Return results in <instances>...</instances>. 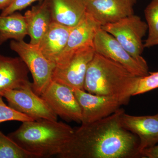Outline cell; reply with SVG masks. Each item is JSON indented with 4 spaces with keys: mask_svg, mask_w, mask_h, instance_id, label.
<instances>
[{
    "mask_svg": "<svg viewBox=\"0 0 158 158\" xmlns=\"http://www.w3.org/2000/svg\"><path fill=\"white\" fill-rule=\"evenodd\" d=\"M124 111L120 108L106 118L74 128L58 157L141 158L138 137L122 125L120 117Z\"/></svg>",
    "mask_w": 158,
    "mask_h": 158,
    "instance_id": "1",
    "label": "cell"
},
{
    "mask_svg": "<svg viewBox=\"0 0 158 158\" xmlns=\"http://www.w3.org/2000/svg\"><path fill=\"white\" fill-rule=\"evenodd\" d=\"M139 77L95 52L87 69L84 90L96 95L114 98L126 105L134 96Z\"/></svg>",
    "mask_w": 158,
    "mask_h": 158,
    "instance_id": "2",
    "label": "cell"
},
{
    "mask_svg": "<svg viewBox=\"0 0 158 158\" xmlns=\"http://www.w3.org/2000/svg\"><path fill=\"white\" fill-rule=\"evenodd\" d=\"M74 128L55 120L25 121L8 136L36 158L58 156L71 138Z\"/></svg>",
    "mask_w": 158,
    "mask_h": 158,
    "instance_id": "3",
    "label": "cell"
},
{
    "mask_svg": "<svg viewBox=\"0 0 158 158\" xmlns=\"http://www.w3.org/2000/svg\"><path fill=\"white\" fill-rule=\"evenodd\" d=\"M10 48L19 56L28 69L33 77L32 88L35 93L41 96L52 81L56 65L47 59L37 45L24 41L12 40Z\"/></svg>",
    "mask_w": 158,
    "mask_h": 158,
    "instance_id": "4",
    "label": "cell"
},
{
    "mask_svg": "<svg viewBox=\"0 0 158 158\" xmlns=\"http://www.w3.org/2000/svg\"><path fill=\"white\" fill-rule=\"evenodd\" d=\"M93 45L97 53L117 62L133 74L143 77L149 73L144 58L133 57L115 37L102 27L97 31Z\"/></svg>",
    "mask_w": 158,
    "mask_h": 158,
    "instance_id": "5",
    "label": "cell"
},
{
    "mask_svg": "<svg viewBox=\"0 0 158 158\" xmlns=\"http://www.w3.org/2000/svg\"><path fill=\"white\" fill-rule=\"evenodd\" d=\"M101 27L115 37L133 57H142L144 48L143 38L147 33L148 26L139 16L134 14Z\"/></svg>",
    "mask_w": 158,
    "mask_h": 158,
    "instance_id": "6",
    "label": "cell"
},
{
    "mask_svg": "<svg viewBox=\"0 0 158 158\" xmlns=\"http://www.w3.org/2000/svg\"><path fill=\"white\" fill-rule=\"evenodd\" d=\"M9 106L33 120H57L58 116L42 97L35 93L31 85L8 90L4 94Z\"/></svg>",
    "mask_w": 158,
    "mask_h": 158,
    "instance_id": "7",
    "label": "cell"
},
{
    "mask_svg": "<svg viewBox=\"0 0 158 158\" xmlns=\"http://www.w3.org/2000/svg\"><path fill=\"white\" fill-rule=\"evenodd\" d=\"M41 96L57 116L66 121L81 122V110L72 88L52 80Z\"/></svg>",
    "mask_w": 158,
    "mask_h": 158,
    "instance_id": "8",
    "label": "cell"
},
{
    "mask_svg": "<svg viewBox=\"0 0 158 158\" xmlns=\"http://www.w3.org/2000/svg\"><path fill=\"white\" fill-rule=\"evenodd\" d=\"M101 27L86 11L78 23L72 28L65 48L56 62V67L62 68L65 67L78 51L87 47L94 46L95 34Z\"/></svg>",
    "mask_w": 158,
    "mask_h": 158,
    "instance_id": "9",
    "label": "cell"
},
{
    "mask_svg": "<svg viewBox=\"0 0 158 158\" xmlns=\"http://www.w3.org/2000/svg\"><path fill=\"white\" fill-rule=\"evenodd\" d=\"M95 54L94 46L87 47L78 51L65 67L55 68L52 80L73 89L85 90L84 84L87 69Z\"/></svg>",
    "mask_w": 158,
    "mask_h": 158,
    "instance_id": "10",
    "label": "cell"
},
{
    "mask_svg": "<svg viewBox=\"0 0 158 158\" xmlns=\"http://www.w3.org/2000/svg\"><path fill=\"white\" fill-rule=\"evenodd\" d=\"M81 110V124L98 121L112 115L123 103L117 99L96 95L80 89H73Z\"/></svg>",
    "mask_w": 158,
    "mask_h": 158,
    "instance_id": "11",
    "label": "cell"
},
{
    "mask_svg": "<svg viewBox=\"0 0 158 158\" xmlns=\"http://www.w3.org/2000/svg\"><path fill=\"white\" fill-rule=\"evenodd\" d=\"M136 0H85L86 11L101 27L134 14Z\"/></svg>",
    "mask_w": 158,
    "mask_h": 158,
    "instance_id": "12",
    "label": "cell"
},
{
    "mask_svg": "<svg viewBox=\"0 0 158 158\" xmlns=\"http://www.w3.org/2000/svg\"><path fill=\"white\" fill-rule=\"evenodd\" d=\"M122 125L135 135L139 140L138 151H143L158 144V113L152 116H136L125 113L120 117Z\"/></svg>",
    "mask_w": 158,
    "mask_h": 158,
    "instance_id": "13",
    "label": "cell"
},
{
    "mask_svg": "<svg viewBox=\"0 0 158 158\" xmlns=\"http://www.w3.org/2000/svg\"><path fill=\"white\" fill-rule=\"evenodd\" d=\"M29 69L20 57L6 56L0 52V97L8 90L31 85Z\"/></svg>",
    "mask_w": 158,
    "mask_h": 158,
    "instance_id": "14",
    "label": "cell"
},
{
    "mask_svg": "<svg viewBox=\"0 0 158 158\" xmlns=\"http://www.w3.org/2000/svg\"><path fill=\"white\" fill-rule=\"evenodd\" d=\"M54 22L73 27L86 12L85 0H44Z\"/></svg>",
    "mask_w": 158,
    "mask_h": 158,
    "instance_id": "15",
    "label": "cell"
},
{
    "mask_svg": "<svg viewBox=\"0 0 158 158\" xmlns=\"http://www.w3.org/2000/svg\"><path fill=\"white\" fill-rule=\"evenodd\" d=\"M72 28L52 21L48 31L37 44L44 56L55 65L65 48Z\"/></svg>",
    "mask_w": 158,
    "mask_h": 158,
    "instance_id": "16",
    "label": "cell"
},
{
    "mask_svg": "<svg viewBox=\"0 0 158 158\" xmlns=\"http://www.w3.org/2000/svg\"><path fill=\"white\" fill-rule=\"evenodd\" d=\"M24 16L27 23L28 35L31 38L30 43L37 45L52 22L48 6L43 1L42 3L27 10Z\"/></svg>",
    "mask_w": 158,
    "mask_h": 158,
    "instance_id": "17",
    "label": "cell"
},
{
    "mask_svg": "<svg viewBox=\"0 0 158 158\" xmlns=\"http://www.w3.org/2000/svg\"><path fill=\"white\" fill-rule=\"evenodd\" d=\"M28 35L24 16L18 12L0 15V45L9 40L21 41Z\"/></svg>",
    "mask_w": 158,
    "mask_h": 158,
    "instance_id": "18",
    "label": "cell"
},
{
    "mask_svg": "<svg viewBox=\"0 0 158 158\" xmlns=\"http://www.w3.org/2000/svg\"><path fill=\"white\" fill-rule=\"evenodd\" d=\"M144 13L148 31L144 47L148 48L158 45V0H152Z\"/></svg>",
    "mask_w": 158,
    "mask_h": 158,
    "instance_id": "19",
    "label": "cell"
},
{
    "mask_svg": "<svg viewBox=\"0 0 158 158\" xmlns=\"http://www.w3.org/2000/svg\"><path fill=\"white\" fill-rule=\"evenodd\" d=\"M0 158H36L0 131Z\"/></svg>",
    "mask_w": 158,
    "mask_h": 158,
    "instance_id": "20",
    "label": "cell"
},
{
    "mask_svg": "<svg viewBox=\"0 0 158 158\" xmlns=\"http://www.w3.org/2000/svg\"><path fill=\"white\" fill-rule=\"evenodd\" d=\"M0 97V123L5 122L16 121L23 122L33 121L32 118L18 112L7 105Z\"/></svg>",
    "mask_w": 158,
    "mask_h": 158,
    "instance_id": "21",
    "label": "cell"
},
{
    "mask_svg": "<svg viewBox=\"0 0 158 158\" xmlns=\"http://www.w3.org/2000/svg\"><path fill=\"white\" fill-rule=\"evenodd\" d=\"M158 88V72L149 73L139 77L134 96L142 94Z\"/></svg>",
    "mask_w": 158,
    "mask_h": 158,
    "instance_id": "22",
    "label": "cell"
},
{
    "mask_svg": "<svg viewBox=\"0 0 158 158\" xmlns=\"http://www.w3.org/2000/svg\"><path fill=\"white\" fill-rule=\"evenodd\" d=\"M41 0H14L8 8L2 11L1 15H6L26 9L31 4Z\"/></svg>",
    "mask_w": 158,
    "mask_h": 158,
    "instance_id": "23",
    "label": "cell"
},
{
    "mask_svg": "<svg viewBox=\"0 0 158 158\" xmlns=\"http://www.w3.org/2000/svg\"><path fill=\"white\" fill-rule=\"evenodd\" d=\"M141 158H158V144L143 151L141 153Z\"/></svg>",
    "mask_w": 158,
    "mask_h": 158,
    "instance_id": "24",
    "label": "cell"
},
{
    "mask_svg": "<svg viewBox=\"0 0 158 158\" xmlns=\"http://www.w3.org/2000/svg\"><path fill=\"white\" fill-rule=\"evenodd\" d=\"M14 0H0V10H3L8 8L11 5Z\"/></svg>",
    "mask_w": 158,
    "mask_h": 158,
    "instance_id": "25",
    "label": "cell"
}]
</instances>
